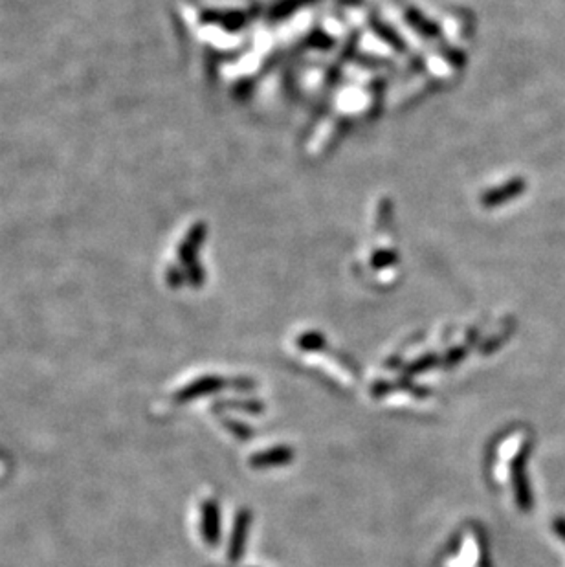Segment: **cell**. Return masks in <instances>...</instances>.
Wrapping results in <instances>:
<instances>
[{"label":"cell","instance_id":"obj_1","mask_svg":"<svg viewBox=\"0 0 565 567\" xmlns=\"http://www.w3.org/2000/svg\"><path fill=\"white\" fill-rule=\"evenodd\" d=\"M514 488H516L518 503L525 510H529L532 500H530V488L527 485V477H525V452H521L520 457L514 461Z\"/></svg>","mask_w":565,"mask_h":567},{"label":"cell","instance_id":"obj_2","mask_svg":"<svg viewBox=\"0 0 565 567\" xmlns=\"http://www.w3.org/2000/svg\"><path fill=\"white\" fill-rule=\"evenodd\" d=\"M292 452L287 450V448H278V450H272L268 454L261 455L257 459H253V463L259 464V466H265V464H275V463H287L290 461Z\"/></svg>","mask_w":565,"mask_h":567},{"label":"cell","instance_id":"obj_3","mask_svg":"<svg viewBox=\"0 0 565 567\" xmlns=\"http://www.w3.org/2000/svg\"><path fill=\"white\" fill-rule=\"evenodd\" d=\"M554 531H557L565 542V518H558L557 522H554Z\"/></svg>","mask_w":565,"mask_h":567}]
</instances>
